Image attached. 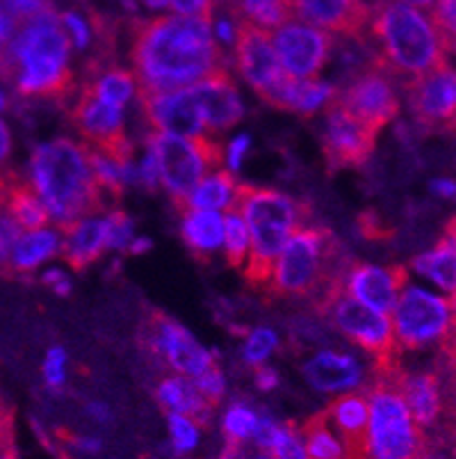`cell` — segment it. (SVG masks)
<instances>
[{"label": "cell", "instance_id": "1", "mask_svg": "<svg viewBox=\"0 0 456 459\" xmlns=\"http://www.w3.org/2000/svg\"><path fill=\"white\" fill-rule=\"evenodd\" d=\"M131 62L137 91H174L221 69L224 53L212 21L153 16L133 23Z\"/></svg>", "mask_w": 456, "mask_h": 459}, {"label": "cell", "instance_id": "2", "mask_svg": "<svg viewBox=\"0 0 456 459\" xmlns=\"http://www.w3.org/2000/svg\"><path fill=\"white\" fill-rule=\"evenodd\" d=\"M351 258L342 249L336 233L326 227H299L274 263L267 293L271 298L311 302L322 318L345 293V277Z\"/></svg>", "mask_w": 456, "mask_h": 459}, {"label": "cell", "instance_id": "3", "mask_svg": "<svg viewBox=\"0 0 456 459\" xmlns=\"http://www.w3.org/2000/svg\"><path fill=\"white\" fill-rule=\"evenodd\" d=\"M71 41L57 12L25 21L7 48V81L23 99L69 101L73 74L69 69Z\"/></svg>", "mask_w": 456, "mask_h": 459}, {"label": "cell", "instance_id": "4", "mask_svg": "<svg viewBox=\"0 0 456 459\" xmlns=\"http://www.w3.org/2000/svg\"><path fill=\"white\" fill-rule=\"evenodd\" d=\"M363 44L370 60L391 71L400 82L422 76L447 57L432 19L401 0H379L370 7Z\"/></svg>", "mask_w": 456, "mask_h": 459}, {"label": "cell", "instance_id": "5", "mask_svg": "<svg viewBox=\"0 0 456 459\" xmlns=\"http://www.w3.org/2000/svg\"><path fill=\"white\" fill-rule=\"evenodd\" d=\"M30 183L60 229L106 208V195L91 174L87 147L69 137H56L35 149Z\"/></svg>", "mask_w": 456, "mask_h": 459}, {"label": "cell", "instance_id": "6", "mask_svg": "<svg viewBox=\"0 0 456 459\" xmlns=\"http://www.w3.org/2000/svg\"><path fill=\"white\" fill-rule=\"evenodd\" d=\"M249 229V256L245 279L251 288L267 290L274 263L286 247L288 238L311 220L306 204L297 202L279 190L240 183L236 204Z\"/></svg>", "mask_w": 456, "mask_h": 459}, {"label": "cell", "instance_id": "7", "mask_svg": "<svg viewBox=\"0 0 456 459\" xmlns=\"http://www.w3.org/2000/svg\"><path fill=\"white\" fill-rule=\"evenodd\" d=\"M367 400L370 419L366 459H411L422 453V429L417 428L407 403L391 379L372 377Z\"/></svg>", "mask_w": 456, "mask_h": 459}, {"label": "cell", "instance_id": "8", "mask_svg": "<svg viewBox=\"0 0 456 459\" xmlns=\"http://www.w3.org/2000/svg\"><path fill=\"white\" fill-rule=\"evenodd\" d=\"M149 152L156 156L160 183L174 202L183 199L211 169L224 165V149L217 135L181 137L153 131L149 135Z\"/></svg>", "mask_w": 456, "mask_h": 459}, {"label": "cell", "instance_id": "9", "mask_svg": "<svg viewBox=\"0 0 456 459\" xmlns=\"http://www.w3.org/2000/svg\"><path fill=\"white\" fill-rule=\"evenodd\" d=\"M392 329L401 352L441 345L456 332V304L420 286H407L392 308Z\"/></svg>", "mask_w": 456, "mask_h": 459}, {"label": "cell", "instance_id": "10", "mask_svg": "<svg viewBox=\"0 0 456 459\" xmlns=\"http://www.w3.org/2000/svg\"><path fill=\"white\" fill-rule=\"evenodd\" d=\"M329 316L333 318L336 327L354 343L361 345L372 357L374 377H391L401 368V350L397 345L392 320L386 313H379L366 304L351 299L342 293L333 302Z\"/></svg>", "mask_w": 456, "mask_h": 459}, {"label": "cell", "instance_id": "11", "mask_svg": "<svg viewBox=\"0 0 456 459\" xmlns=\"http://www.w3.org/2000/svg\"><path fill=\"white\" fill-rule=\"evenodd\" d=\"M69 119L71 126L81 133L87 147L110 158L121 169L125 183L135 181V172L131 167L133 144L124 131L121 108L99 101L87 87H82L78 101L69 110Z\"/></svg>", "mask_w": 456, "mask_h": 459}, {"label": "cell", "instance_id": "12", "mask_svg": "<svg viewBox=\"0 0 456 459\" xmlns=\"http://www.w3.org/2000/svg\"><path fill=\"white\" fill-rule=\"evenodd\" d=\"M137 341L146 354L158 359L174 373L185 375L190 379L199 377L203 370L217 364L212 352H208L181 323H176L174 318L158 308H151L146 313V318L140 325Z\"/></svg>", "mask_w": 456, "mask_h": 459}, {"label": "cell", "instance_id": "13", "mask_svg": "<svg viewBox=\"0 0 456 459\" xmlns=\"http://www.w3.org/2000/svg\"><path fill=\"white\" fill-rule=\"evenodd\" d=\"M397 82L400 81L391 71L370 60L349 78L347 85L336 87L333 99L363 126L382 133V128L400 112L401 101Z\"/></svg>", "mask_w": 456, "mask_h": 459}, {"label": "cell", "instance_id": "14", "mask_svg": "<svg viewBox=\"0 0 456 459\" xmlns=\"http://www.w3.org/2000/svg\"><path fill=\"white\" fill-rule=\"evenodd\" d=\"M233 21H236L233 60H236L237 71L262 101L274 106L276 96L281 94L290 76L283 71L281 62H279L270 30H262V28H258L256 23H251L246 19Z\"/></svg>", "mask_w": 456, "mask_h": 459}, {"label": "cell", "instance_id": "15", "mask_svg": "<svg viewBox=\"0 0 456 459\" xmlns=\"http://www.w3.org/2000/svg\"><path fill=\"white\" fill-rule=\"evenodd\" d=\"M413 119L426 131L456 133V65L445 60L404 82Z\"/></svg>", "mask_w": 456, "mask_h": 459}, {"label": "cell", "instance_id": "16", "mask_svg": "<svg viewBox=\"0 0 456 459\" xmlns=\"http://www.w3.org/2000/svg\"><path fill=\"white\" fill-rule=\"evenodd\" d=\"M270 35L279 62L292 81L315 78L331 57V35L311 26L306 21L290 19L276 30H271Z\"/></svg>", "mask_w": 456, "mask_h": 459}, {"label": "cell", "instance_id": "17", "mask_svg": "<svg viewBox=\"0 0 456 459\" xmlns=\"http://www.w3.org/2000/svg\"><path fill=\"white\" fill-rule=\"evenodd\" d=\"M324 110L326 124L322 133V153H324L326 169L333 174L366 165L374 153L379 133L357 122L336 99L326 103Z\"/></svg>", "mask_w": 456, "mask_h": 459}, {"label": "cell", "instance_id": "18", "mask_svg": "<svg viewBox=\"0 0 456 459\" xmlns=\"http://www.w3.org/2000/svg\"><path fill=\"white\" fill-rule=\"evenodd\" d=\"M146 122L153 131L181 137L215 135L208 131L199 99L192 87L174 91H137Z\"/></svg>", "mask_w": 456, "mask_h": 459}, {"label": "cell", "instance_id": "19", "mask_svg": "<svg viewBox=\"0 0 456 459\" xmlns=\"http://www.w3.org/2000/svg\"><path fill=\"white\" fill-rule=\"evenodd\" d=\"M409 286V270L404 265L379 268L370 263L351 261L345 277V293L379 313H392L401 290Z\"/></svg>", "mask_w": 456, "mask_h": 459}, {"label": "cell", "instance_id": "20", "mask_svg": "<svg viewBox=\"0 0 456 459\" xmlns=\"http://www.w3.org/2000/svg\"><path fill=\"white\" fill-rule=\"evenodd\" d=\"M295 16L345 39H363L370 21L366 0H292Z\"/></svg>", "mask_w": 456, "mask_h": 459}, {"label": "cell", "instance_id": "21", "mask_svg": "<svg viewBox=\"0 0 456 459\" xmlns=\"http://www.w3.org/2000/svg\"><path fill=\"white\" fill-rule=\"evenodd\" d=\"M192 90H194L196 99H199L208 131L215 133V135L219 131H228V128L236 126L242 119V115H245L236 81L226 71V66H221L215 74L192 85Z\"/></svg>", "mask_w": 456, "mask_h": 459}, {"label": "cell", "instance_id": "22", "mask_svg": "<svg viewBox=\"0 0 456 459\" xmlns=\"http://www.w3.org/2000/svg\"><path fill=\"white\" fill-rule=\"evenodd\" d=\"M326 419L338 429L347 459H366L370 400L367 391H345L326 407Z\"/></svg>", "mask_w": 456, "mask_h": 459}, {"label": "cell", "instance_id": "23", "mask_svg": "<svg viewBox=\"0 0 456 459\" xmlns=\"http://www.w3.org/2000/svg\"><path fill=\"white\" fill-rule=\"evenodd\" d=\"M386 379H391L397 386L417 428L426 429L438 423V419L443 416V384L438 373H432V370L407 373L404 368H400Z\"/></svg>", "mask_w": 456, "mask_h": 459}, {"label": "cell", "instance_id": "24", "mask_svg": "<svg viewBox=\"0 0 456 459\" xmlns=\"http://www.w3.org/2000/svg\"><path fill=\"white\" fill-rule=\"evenodd\" d=\"M301 373L313 389L324 391V394L351 391L363 382V368L357 359L349 354L331 352V350L313 354L306 364L301 366Z\"/></svg>", "mask_w": 456, "mask_h": 459}, {"label": "cell", "instance_id": "25", "mask_svg": "<svg viewBox=\"0 0 456 459\" xmlns=\"http://www.w3.org/2000/svg\"><path fill=\"white\" fill-rule=\"evenodd\" d=\"M60 256L75 273H82L100 258L108 249V222L85 217L69 227L60 229Z\"/></svg>", "mask_w": 456, "mask_h": 459}, {"label": "cell", "instance_id": "26", "mask_svg": "<svg viewBox=\"0 0 456 459\" xmlns=\"http://www.w3.org/2000/svg\"><path fill=\"white\" fill-rule=\"evenodd\" d=\"M156 400L167 414L187 416L199 428H206L212 419V411H215V407L199 394L194 382L178 373L165 375L156 384Z\"/></svg>", "mask_w": 456, "mask_h": 459}, {"label": "cell", "instance_id": "27", "mask_svg": "<svg viewBox=\"0 0 456 459\" xmlns=\"http://www.w3.org/2000/svg\"><path fill=\"white\" fill-rule=\"evenodd\" d=\"M411 268L417 274L438 286L452 302L456 304V215L447 222L441 240L434 249L420 254L411 261Z\"/></svg>", "mask_w": 456, "mask_h": 459}, {"label": "cell", "instance_id": "28", "mask_svg": "<svg viewBox=\"0 0 456 459\" xmlns=\"http://www.w3.org/2000/svg\"><path fill=\"white\" fill-rule=\"evenodd\" d=\"M237 186L240 183L236 181V174L219 169L211 177L201 178L185 197L174 204L181 215L187 211H228L236 204Z\"/></svg>", "mask_w": 456, "mask_h": 459}, {"label": "cell", "instance_id": "29", "mask_svg": "<svg viewBox=\"0 0 456 459\" xmlns=\"http://www.w3.org/2000/svg\"><path fill=\"white\" fill-rule=\"evenodd\" d=\"M82 87H87L99 101L124 108L128 99L135 94L137 81L131 71L119 69L116 65H108L106 57H99L87 69V81L82 82Z\"/></svg>", "mask_w": 456, "mask_h": 459}, {"label": "cell", "instance_id": "30", "mask_svg": "<svg viewBox=\"0 0 456 459\" xmlns=\"http://www.w3.org/2000/svg\"><path fill=\"white\" fill-rule=\"evenodd\" d=\"M183 240L199 261H208L224 243V217L217 211L183 212Z\"/></svg>", "mask_w": 456, "mask_h": 459}, {"label": "cell", "instance_id": "31", "mask_svg": "<svg viewBox=\"0 0 456 459\" xmlns=\"http://www.w3.org/2000/svg\"><path fill=\"white\" fill-rule=\"evenodd\" d=\"M3 204H5L7 212L14 217V222L25 231H39V229L48 227L50 215L30 181L12 177L10 186L3 195Z\"/></svg>", "mask_w": 456, "mask_h": 459}, {"label": "cell", "instance_id": "32", "mask_svg": "<svg viewBox=\"0 0 456 459\" xmlns=\"http://www.w3.org/2000/svg\"><path fill=\"white\" fill-rule=\"evenodd\" d=\"M57 249H60V233L48 231V229L23 233L12 249L10 277L35 273L46 258L56 256Z\"/></svg>", "mask_w": 456, "mask_h": 459}, {"label": "cell", "instance_id": "33", "mask_svg": "<svg viewBox=\"0 0 456 459\" xmlns=\"http://www.w3.org/2000/svg\"><path fill=\"white\" fill-rule=\"evenodd\" d=\"M333 94H336V87L315 81V78H308V81H292L290 78L281 90V94L276 96L274 108L311 117L331 101Z\"/></svg>", "mask_w": 456, "mask_h": 459}, {"label": "cell", "instance_id": "34", "mask_svg": "<svg viewBox=\"0 0 456 459\" xmlns=\"http://www.w3.org/2000/svg\"><path fill=\"white\" fill-rule=\"evenodd\" d=\"M299 437L304 441L308 459H347L340 439L333 434L326 414L311 416L301 423Z\"/></svg>", "mask_w": 456, "mask_h": 459}, {"label": "cell", "instance_id": "35", "mask_svg": "<svg viewBox=\"0 0 456 459\" xmlns=\"http://www.w3.org/2000/svg\"><path fill=\"white\" fill-rule=\"evenodd\" d=\"M224 256L233 270H240L249 256V229L237 208H228L224 217Z\"/></svg>", "mask_w": 456, "mask_h": 459}, {"label": "cell", "instance_id": "36", "mask_svg": "<svg viewBox=\"0 0 456 459\" xmlns=\"http://www.w3.org/2000/svg\"><path fill=\"white\" fill-rule=\"evenodd\" d=\"M258 423H261V416L254 411L246 404L236 403L228 414L224 416V434H226V446L237 448V446H245L246 439H254L256 434Z\"/></svg>", "mask_w": 456, "mask_h": 459}, {"label": "cell", "instance_id": "37", "mask_svg": "<svg viewBox=\"0 0 456 459\" xmlns=\"http://www.w3.org/2000/svg\"><path fill=\"white\" fill-rule=\"evenodd\" d=\"M432 23L447 57H456V0H434Z\"/></svg>", "mask_w": 456, "mask_h": 459}, {"label": "cell", "instance_id": "38", "mask_svg": "<svg viewBox=\"0 0 456 459\" xmlns=\"http://www.w3.org/2000/svg\"><path fill=\"white\" fill-rule=\"evenodd\" d=\"M23 229L14 222V217L7 212L3 197H0V273L10 277V256L14 245L19 243V238L23 236Z\"/></svg>", "mask_w": 456, "mask_h": 459}, {"label": "cell", "instance_id": "39", "mask_svg": "<svg viewBox=\"0 0 456 459\" xmlns=\"http://www.w3.org/2000/svg\"><path fill=\"white\" fill-rule=\"evenodd\" d=\"M276 333L271 329H256V332H251L249 338H246L245 345V361L254 368L265 364V359L274 352L276 348Z\"/></svg>", "mask_w": 456, "mask_h": 459}, {"label": "cell", "instance_id": "40", "mask_svg": "<svg viewBox=\"0 0 456 459\" xmlns=\"http://www.w3.org/2000/svg\"><path fill=\"white\" fill-rule=\"evenodd\" d=\"M169 432L178 453H190L199 444V425L181 414H169Z\"/></svg>", "mask_w": 456, "mask_h": 459}, {"label": "cell", "instance_id": "41", "mask_svg": "<svg viewBox=\"0 0 456 459\" xmlns=\"http://www.w3.org/2000/svg\"><path fill=\"white\" fill-rule=\"evenodd\" d=\"M0 5L5 7L7 14L16 21V23H25V21L35 19V16L46 14V12H56L50 0H0Z\"/></svg>", "mask_w": 456, "mask_h": 459}, {"label": "cell", "instance_id": "42", "mask_svg": "<svg viewBox=\"0 0 456 459\" xmlns=\"http://www.w3.org/2000/svg\"><path fill=\"white\" fill-rule=\"evenodd\" d=\"M108 222V249H125L133 238L131 217L124 211H112L106 217Z\"/></svg>", "mask_w": 456, "mask_h": 459}, {"label": "cell", "instance_id": "43", "mask_svg": "<svg viewBox=\"0 0 456 459\" xmlns=\"http://www.w3.org/2000/svg\"><path fill=\"white\" fill-rule=\"evenodd\" d=\"M192 382H194V386L199 389V394L203 395V398H206L212 407H217V404H219V400L224 398L226 384H224V377H221L219 366L217 364H212L211 368L203 370V373H201L199 377L192 379Z\"/></svg>", "mask_w": 456, "mask_h": 459}, {"label": "cell", "instance_id": "44", "mask_svg": "<svg viewBox=\"0 0 456 459\" xmlns=\"http://www.w3.org/2000/svg\"><path fill=\"white\" fill-rule=\"evenodd\" d=\"M167 10L178 16H194V19L212 21L215 14V0H167Z\"/></svg>", "mask_w": 456, "mask_h": 459}, {"label": "cell", "instance_id": "45", "mask_svg": "<svg viewBox=\"0 0 456 459\" xmlns=\"http://www.w3.org/2000/svg\"><path fill=\"white\" fill-rule=\"evenodd\" d=\"M65 364H66V352L62 348H50L46 354L44 361V379L50 389H62L65 384Z\"/></svg>", "mask_w": 456, "mask_h": 459}, {"label": "cell", "instance_id": "46", "mask_svg": "<svg viewBox=\"0 0 456 459\" xmlns=\"http://www.w3.org/2000/svg\"><path fill=\"white\" fill-rule=\"evenodd\" d=\"M16 23L10 14L5 12V7L0 5V81H7V48H10L12 39L16 35Z\"/></svg>", "mask_w": 456, "mask_h": 459}, {"label": "cell", "instance_id": "47", "mask_svg": "<svg viewBox=\"0 0 456 459\" xmlns=\"http://www.w3.org/2000/svg\"><path fill=\"white\" fill-rule=\"evenodd\" d=\"M60 19H62V23H65L69 37L73 39L75 48H81L82 51V48L90 44V26H87L85 21H82V16H78L75 12H65Z\"/></svg>", "mask_w": 456, "mask_h": 459}, {"label": "cell", "instance_id": "48", "mask_svg": "<svg viewBox=\"0 0 456 459\" xmlns=\"http://www.w3.org/2000/svg\"><path fill=\"white\" fill-rule=\"evenodd\" d=\"M358 229H361V233L367 240H386V238L392 236L391 229L383 227L382 220L370 211L363 212V215L358 217Z\"/></svg>", "mask_w": 456, "mask_h": 459}, {"label": "cell", "instance_id": "49", "mask_svg": "<svg viewBox=\"0 0 456 459\" xmlns=\"http://www.w3.org/2000/svg\"><path fill=\"white\" fill-rule=\"evenodd\" d=\"M14 444V414L0 395V450Z\"/></svg>", "mask_w": 456, "mask_h": 459}, {"label": "cell", "instance_id": "50", "mask_svg": "<svg viewBox=\"0 0 456 459\" xmlns=\"http://www.w3.org/2000/svg\"><path fill=\"white\" fill-rule=\"evenodd\" d=\"M140 181L144 183L146 190H156L160 186V172H158V162L153 153H146L144 162H142V169H140Z\"/></svg>", "mask_w": 456, "mask_h": 459}, {"label": "cell", "instance_id": "51", "mask_svg": "<svg viewBox=\"0 0 456 459\" xmlns=\"http://www.w3.org/2000/svg\"><path fill=\"white\" fill-rule=\"evenodd\" d=\"M249 137L246 135H240L237 140H233L231 144H228V152H226V160H228V167H231L233 172H237L242 165V158H245L246 149H249Z\"/></svg>", "mask_w": 456, "mask_h": 459}, {"label": "cell", "instance_id": "52", "mask_svg": "<svg viewBox=\"0 0 456 459\" xmlns=\"http://www.w3.org/2000/svg\"><path fill=\"white\" fill-rule=\"evenodd\" d=\"M276 384H279V377H276V373L271 368H267V366H258L256 368V386L261 391H271L276 389Z\"/></svg>", "mask_w": 456, "mask_h": 459}, {"label": "cell", "instance_id": "53", "mask_svg": "<svg viewBox=\"0 0 456 459\" xmlns=\"http://www.w3.org/2000/svg\"><path fill=\"white\" fill-rule=\"evenodd\" d=\"M432 192L436 197L454 199L456 197V181L454 178H436L432 181Z\"/></svg>", "mask_w": 456, "mask_h": 459}, {"label": "cell", "instance_id": "54", "mask_svg": "<svg viewBox=\"0 0 456 459\" xmlns=\"http://www.w3.org/2000/svg\"><path fill=\"white\" fill-rule=\"evenodd\" d=\"M10 152H12V133L10 128H7V124L0 119V165L7 160Z\"/></svg>", "mask_w": 456, "mask_h": 459}, {"label": "cell", "instance_id": "55", "mask_svg": "<svg viewBox=\"0 0 456 459\" xmlns=\"http://www.w3.org/2000/svg\"><path fill=\"white\" fill-rule=\"evenodd\" d=\"M62 279H65V273H62V270H57V268H53V270H48V273L44 274V277H41V281L46 283V286H57V283L62 281Z\"/></svg>", "mask_w": 456, "mask_h": 459}, {"label": "cell", "instance_id": "56", "mask_svg": "<svg viewBox=\"0 0 456 459\" xmlns=\"http://www.w3.org/2000/svg\"><path fill=\"white\" fill-rule=\"evenodd\" d=\"M149 247H151L149 240H144V238H142V240H133V243L128 245V252H131V254H144Z\"/></svg>", "mask_w": 456, "mask_h": 459}, {"label": "cell", "instance_id": "57", "mask_svg": "<svg viewBox=\"0 0 456 459\" xmlns=\"http://www.w3.org/2000/svg\"><path fill=\"white\" fill-rule=\"evenodd\" d=\"M10 181H12V174L7 172V169H3V167H0V197L5 195V190H7V186H10Z\"/></svg>", "mask_w": 456, "mask_h": 459}, {"label": "cell", "instance_id": "58", "mask_svg": "<svg viewBox=\"0 0 456 459\" xmlns=\"http://www.w3.org/2000/svg\"><path fill=\"white\" fill-rule=\"evenodd\" d=\"M90 411L94 419L99 420H108V409L106 407H100V404H90Z\"/></svg>", "mask_w": 456, "mask_h": 459}, {"label": "cell", "instance_id": "59", "mask_svg": "<svg viewBox=\"0 0 456 459\" xmlns=\"http://www.w3.org/2000/svg\"><path fill=\"white\" fill-rule=\"evenodd\" d=\"M0 459H19V455H16V448L14 444L7 446V448L0 450Z\"/></svg>", "mask_w": 456, "mask_h": 459}, {"label": "cell", "instance_id": "60", "mask_svg": "<svg viewBox=\"0 0 456 459\" xmlns=\"http://www.w3.org/2000/svg\"><path fill=\"white\" fill-rule=\"evenodd\" d=\"M146 5L151 7V10H167V0H146Z\"/></svg>", "mask_w": 456, "mask_h": 459}, {"label": "cell", "instance_id": "61", "mask_svg": "<svg viewBox=\"0 0 456 459\" xmlns=\"http://www.w3.org/2000/svg\"><path fill=\"white\" fill-rule=\"evenodd\" d=\"M401 3H407V5L413 7H432L434 0H401Z\"/></svg>", "mask_w": 456, "mask_h": 459}, {"label": "cell", "instance_id": "62", "mask_svg": "<svg viewBox=\"0 0 456 459\" xmlns=\"http://www.w3.org/2000/svg\"><path fill=\"white\" fill-rule=\"evenodd\" d=\"M5 108H7V96L0 91V110H5Z\"/></svg>", "mask_w": 456, "mask_h": 459}, {"label": "cell", "instance_id": "63", "mask_svg": "<svg viewBox=\"0 0 456 459\" xmlns=\"http://www.w3.org/2000/svg\"><path fill=\"white\" fill-rule=\"evenodd\" d=\"M411 459H432V457H429V455H425V453H417L416 457H411Z\"/></svg>", "mask_w": 456, "mask_h": 459}]
</instances>
